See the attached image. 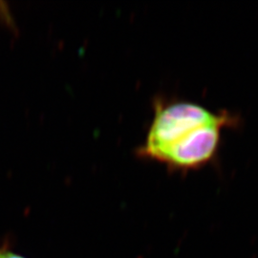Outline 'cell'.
I'll return each instance as SVG.
<instances>
[{
    "label": "cell",
    "mask_w": 258,
    "mask_h": 258,
    "mask_svg": "<svg viewBox=\"0 0 258 258\" xmlns=\"http://www.w3.org/2000/svg\"><path fill=\"white\" fill-rule=\"evenodd\" d=\"M222 123L206 124L187 132L162 150L153 162L165 165L169 170H187L202 166L216 151Z\"/></svg>",
    "instance_id": "1"
},
{
    "label": "cell",
    "mask_w": 258,
    "mask_h": 258,
    "mask_svg": "<svg viewBox=\"0 0 258 258\" xmlns=\"http://www.w3.org/2000/svg\"><path fill=\"white\" fill-rule=\"evenodd\" d=\"M0 258H27L17 252L9 239H5L0 244Z\"/></svg>",
    "instance_id": "2"
}]
</instances>
